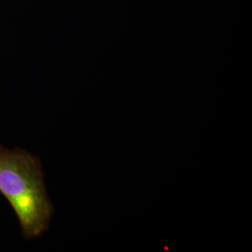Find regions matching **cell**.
I'll return each instance as SVG.
<instances>
[{"label": "cell", "mask_w": 252, "mask_h": 252, "mask_svg": "<svg viewBox=\"0 0 252 252\" xmlns=\"http://www.w3.org/2000/svg\"><path fill=\"white\" fill-rule=\"evenodd\" d=\"M0 193L14 210L25 238H38L48 229L54 209L39 159L0 147Z\"/></svg>", "instance_id": "obj_1"}]
</instances>
